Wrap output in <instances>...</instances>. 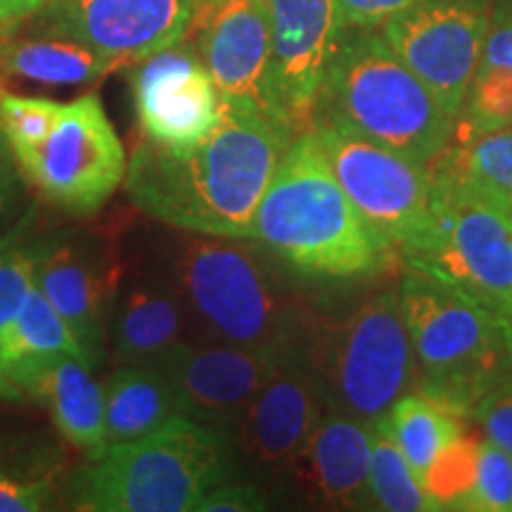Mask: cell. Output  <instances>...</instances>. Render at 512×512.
<instances>
[{"label": "cell", "instance_id": "obj_1", "mask_svg": "<svg viewBox=\"0 0 512 512\" xmlns=\"http://www.w3.org/2000/svg\"><path fill=\"white\" fill-rule=\"evenodd\" d=\"M297 133L221 100L219 124L185 150L140 140L126 171L131 202L164 226L249 238L254 214Z\"/></svg>", "mask_w": 512, "mask_h": 512}, {"label": "cell", "instance_id": "obj_2", "mask_svg": "<svg viewBox=\"0 0 512 512\" xmlns=\"http://www.w3.org/2000/svg\"><path fill=\"white\" fill-rule=\"evenodd\" d=\"M249 240L292 271L320 280L366 278L387 271L399 256L342 190L313 128L292 138Z\"/></svg>", "mask_w": 512, "mask_h": 512}, {"label": "cell", "instance_id": "obj_3", "mask_svg": "<svg viewBox=\"0 0 512 512\" xmlns=\"http://www.w3.org/2000/svg\"><path fill=\"white\" fill-rule=\"evenodd\" d=\"M150 240L143 264L181 299L195 342L249 349L297 344L299 313L266 261L242 238L171 228Z\"/></svg>", "mask_w": 512, "mask_h": 512}, {"label": "cell", "instance_id": "obj_4", "mask_svg": "<svg viewBox=\"0 0 512 512\" xmlns=\"http://www.w3.org/2000/svg\"><path fill=\"white\" fill-rule=\"evenodd\" d=\"M456 121L384 36L347 27L320 88L313 126H344L430 166L451 145Z\"/></svg>", "mask_w": 512, "mask_h": 512}, {"label": "cell", "instance_id": "obj_5", "mask_svg": "<svg viewBox=\"0 0 512 512\" xmlns=\"http://www.w3.org/2000/svg\"><path fill=\"white\" fill-rule=\"evenodd\" d=\"M399 294L418 368L415 389L446 411L472 418L477 403L510 377L508 316L420 271L403 278Z\"/></svg>", "mask_w": 512, "mask_h": 512}, {"label": "cell", "instance_id": "obj_6", "mask_svg": "<svg viewBox=\"0 0 512 512\" xmlns=\"http://www.w3.org/2000/svg\"><path fill=\"white\" fill-rule=\"evenodd\" d=\"M228 479L226 434L176 415L143 439L110 446L74 479L88 512H188Z\"/></svg>", "mask_w": 512, "mask_h": 512}, {"label": "cell", "instance_id": "obj_7", "mask_svg": "<svg viewBox=\"0 0 512 512\" xmlns=\"http://www.w3.org/2000/svg\"><path fill=\"white\" fill-rule=\"evenodd\" d=\"M309 358L332 411L375 425L415 389L418 368L399 290L366 299L342 318H323L311 332Z\"/></svg>", "mask_w": 512, "mask_h": 512}, {"label": "cell", "instance_id": "obj_8", "mask_svg": "<svg viewBox=\"0 0 512 512\" xmlns=\"http://www.w3.org/2000/svg\"><path fill=\"white\" fill-rule=\"evenodd\" d=\"M430 176V230L403 261L512 318L510 211L465 185Z\"/></svg>", "mask_w": 512, "mask_h": 512}, {"label": "cell", "instance_id": "obj_9", "mask_svg": "<svg viewBox=\"0 0 512 512\" xmlns=\"http://www.w3.org/2000/svg\"><path fill=\"white\" fill-rule=\"evenodd\" d=\"M17 164L48 202L79 216L110 200L128 171L124 145L95 93L62 105L48 138Z\"/></svg>", "mask_w": 512, "mask_h": 512}, {"label": "cell", "instance_id": "obj_10", "mask_svg": "<svg viewBox=\"0 0 512 512\" xmlns=\"http://www.w3.org/2000/svg\"><path fill=\"white\" fill-rule=\"evenodd\" d=\"M339 185L401 259L425 240L432 221V176L425 164L399 155L344 126H313Z\"/></svg>", "mask_w": 512, "mask_h": 512}, {"label": "cell", "instance_id": "obj_11", "mask_svg": "<svg viewBox=\"0 0 512 512\" xmlns=\"http://www.w3.org/2000/svg\"><path fill=\"white\" fill-rule=\"evenodd\" d=\"M126 261L117 240L95 228L34 235V285L79 339L91 370L110 351V316Z\"/></svg>", "mask_w": 512, "mask_h": 512}, {"label": "cell", "instance_id": "obj_12", "mask_svg": "<svg viewBox=\"0 0 512 512\" xmlns=\"http://www.w3.org/2000/svg\"><path fill=\"white\" fill-rule=\"evenodd\" d=\"M489 27V0H420L384 22L382 36L458 119Z\"/></svg>", "mask_w": 512, "mask_h": 512}, {"label": "cell", "instance_id": "obj_13", "mask_svg": "<svg viewBox=\"0 0 512 512\" xmlns=\"http://www.w3.org/2000/svg\"><path fill=\"white\" fill-rule=\"evenodd\" d=\"M190 31L223 102L283 121L273 93L268 0H204Z\"/></svg>", "mask_w": 512, "mask_h": 512}, {"label": "cell", "instance_id": "obj_14", "mask_svg": "<svg viewBox=\"0 0 512 512\" xmlns=\"http://www.w3.org/2000/svg\"><path fill=\"white\" fill-rule=\"evenodd\" d=\"M271 72L280 117L309 131L325 76L347 24L337 0H268Z\"/></svg>", "mask_w": 512, "mask_h": 512}, {"label": "cell", "instance_id": "obj_15", "mask_svg": "<svg viewBox=\"0 0 512 512\" xmlns=\"http://www.w3.org/2000/svg\"><path fill=\"white\" fill-rule=\"evenodd\" d=\"M197 0H48V34L74 38L114 67L185 41Z\"/></svg>", "mask_w": 512, "mask_h": 512}, {"label": "cell", "instance_id": "obj_16", "mask_svg": "<svg viewBox=\"0 0 512 512\" xmlns=\"http://www.w3.org/2000/svg\"><path fill=\"white\" fill-rule=\"evenodd\" d=\"M133 98L143 140L171 150L197 145L221 117L219 88L197 48L183 41L138 62Z\"/></svg>", "mask_w": 512, "mask_h": 512}, {"label": "cell", "instance_id": "obj_17", "mask_svg": "<svg viewBox=\"0 0 512 512\" xmlns=\"http://www.w3.org/2000/svg\"><path fill=\"white\" fill-rule=\"evenodd\" d=\"M323 387L309 358L292 347L228 437L242 456L266 472H290L318 420L328 411Z\"/></svg>", "mask_w": 512, "mask_h": 512}, {"label": "cell", "instance_id": "obj_18", "mask_svg": "<svg viewBox=\"0 0 512 512\" xmlns=\"http://www.w3.org/2000/svg\"><path fill=\"white\" fill-rule=\"evenodd\" d=\"M290 349L190 342L178 349L162 370L174 384L181 415L228 437Z\"/></svg>", "mask_w": 512, "mask_h": 512}, {"label": "cell", "instance_id": "obj_19", "mask_svg": "<svg viewBox=\"0 0 512 512\" xmlns=\"http://www.w3.org/2000/svg\"><path fill=\"white\" fill-rule=\"evenodd\" d=\"M195 342L185 309L171 285L147 264L126 261L110 316L114 366L162 368L178 349Z\"/></svg>", "mask_w": 512, "mask_h": 512}, {"label": "cell", "instance_id": "obj_20", "mask_svg": "<svg viewBox=\"0 0 512 512\" xmlns=\"http://www.w3.org/2000/svg\"><path fill=\"white\" fill-rule=\"evenodd\" d=\"M290 472L318 508H368L370 425L342 411H325Z\"/></svg>", "mask_w": 512, "mask_h": 512}, {"label": "cell", "instance_id": "obj_21", "mask_svg": "<svg viewBox=\"0 0 512 512\" xmlns=\"http://www.w3.org/2000/svg\"><path fill=\"white\" fill-rule=\"evenodd\" d=\"M12 387L17 399L29 396L43 403L62 437L88 460L107 451L105 389L79 356L60 354L19 368Z\"/></svg>", "mask_w": 512, "mask_h": 512}, {"label": "cell", "instance_id": "obj_22", "mask_svg": "<svg viewBox=\"0 0 512 512\" xmlns=\"http://www.w3.org/2000/svg\"><path fill=\"white\" fill-rule=\"evenodd\" d=\"M102 389L107 448L143 439L181 415L174 384L157 366H117Z\"/></svg>", "mask_w": 512, "mask_h": 512}, {"label": "cell", "instance_id": "obj_23", "mask_svg": "<svg viewBox=\"0 0 512 512\" xmlns=\"http://www.w3.org/2000/svg\"><path fill=\"white\" fill-rule=\"evenodd\" d=\"M427 169L512 211V124L491 131L456 128L451 145Z\"/></svg>", "mask_w": 512, "mask_h": 512}, {"label": "cell", "instance_id": "obj_24", "mask_svg": "<svg viewBox=\"0 0 512 512\" xmlns=\"http://www.w3.org/2000/svg\"><path fill=\"white\" fill-rule=\"evenodd\" d=\"M0 69L19 79L48 86H81L114 72V64L74 38L46 36L0 41Z\"/></svg>", "mask_w": 512, "mask_h": 512}, {"label": "cell", "instance_id": "obj_25", "mask_svg": "<svg viewBox=\"0 0 512 512\" xmlns=\"http://www.w3.org/2000/svg\"><path fill=\"white\" fill-rule=\"evenodd\" d=\"M399 446L420 479L448 444L463 434L465 418L446 411L422 394H406L375 422Z\"/></svg>", "mask_w": 512, "mask_h": 512}, {"label": "cell", "instance_id": "obj_26", "mask_svg": "<svg viewBox=\"0 0 512 512\" xmlns=\"http://www.w3.org/2000/svg\"><path fill=\"white\" fill-rule=\"evenodd\" d=\"M72 354L79 356L88 366L86 354H83L79 339L64 323V318L55 311V306L43 297V292L36 285L24 299L22 309L17 313L15 325H12L8 335V377L12 384V377L19 368L31 366V363L46 361V358ZM91 368V366H88ZM15 394V387H12ZM17 399V394H15Z\"/></svg>", "mask_w": 512, "mask_h": 512}, {"label": "cell", "instance_id": "obj_27", "mask_svg": "<svg viewBox=\"0 0 512 512\" xmlns=\"http://www.w3.org/2000/svg\"><path fill=\"white\" fill-rule=\"evenodd\" d=\"M34 207L0 235V399L15 401L8 377V335L34 285Z\"/></svg>", "mask_w": 512, "mask_h": 512}, {"label": "cell", "instance_id": "obj_28", "mask_svg": "<svg viewBox=\"0 0 512 512\" xmlns=\"http://www.w3.org/2000/svg\"><path fill=\"white\" fill-rule=\"evenodd\" d=\"M370 496L387 512L439 510L399 446L370 425Z\"/></svg>", "mask_w": 512, "mask_h": 512}, {"label": "cell", "instance_id": "obj_29", "mask_svg": "<svg viewBox=\"0 0 512 512\" xmlns=\"http://www.w3.org/2000/svg\"><path fill=\"white\" fill-rule=\"evenodd\" d=\"M479 439H482V432L475 434L465 430L453 444H448L439 453L430 470L422 477L427 494L437 503L439 510L467 508L477 475Z\"/></svg>", "mask_w": 512, "mask_h": 512}, {"label": "cell", "instance_id": "obj_30", "mask_svg": "<svg viewBox=\"0 0 512 512\" xmlns=\"http://www.w3.org/2000/svg\"><path fill=\"white\" fill-rule=\"evenodd\" d=\"M60 107V102L48 98L0 91V131L17 162L48 138Z\"/></svg>", "mask_w": 512, "mask_h": 512}, {"label": "cell", "instance_id": "obj_31", "mask_svg": "<svg viewBox=\"0 0 512 512\" xmlns=\"http://www.w3.org/2000/svg\"><path fill=\"white\" fill-rule=\"evenodd\" d=\"M465 510L510 512L512 510V456L501 446L479 439L477 475Z\"/></svg>", "mask_w": 512, "mask_h": 512}, {"label": "cell", "instance_id": "obj_32", "mask_svg": "<svg viewBox=\"0 0 512 512\" xmlns=\"http://www.w3.org/2000/svg\"><path fill=\"white\" fill-rule=\"evenodd\" d=\"M53 475H27L0 467V512H41L53 508Z\"/></svg>", "mask_w": 512, "mask_h": 512}, {"label": "cell", "instance_id": "obj_33", "mask_svg": "<svg viewBox=\"0 0 512 512\" xmlns=\"http://www.w3.org/2000/svg\"><path fill=\"white\" fill-rule=\"evenodd\" d=\"M472 420L477 422L479 432L486 439H491L512 456V377H505L477 403Z\"/></svg>", "mask_w": 512, "mask_h": 512}, {"label": "cell", "instance_id": "obj_34", "mask_svg": "<svg viewBox=\"0 0 512 512\" xmlns=\"http://www.w3.org/2000/svg\"><path fill=\"white\" fill-rule=\"evenodd\" d=\"M268 508V498L256 484L223 479L202 498L197 512H261Z\"/></svg>", "mask_w": 512, "mask_h": 512}, {"label": "cell", "instance_id": "obj_35", "mask_svg": "<svg viewBox=\"0 0 512 512\" xmlns=\"http://www.w3.org/2000/svg\"><path fill=\"white\" fill-rule=\"evenodd\" d=\"M22 178V169H19L8 140L0 131V235L17 223V211L24 197Z\"/></svg>", "mask_w": 512, "mask_h": 512}, {"label": "cell", "instance_id": "obj_36", "mask_svg": "<svg viewBox=\"0 0 512 512\" xmlns=\"http://www.w3.org/2000/svg\"><path fill=\"white\" fill-rule=\"evenodd\" d=\"M418 3L420 0H337L344 24L356 29L382 27L394 15Z\"/></svg>", "mask_w": 512, "mask_h": 512}, {"label": "cell", "instance_id": "obj_37", "mask_svg": "<svg viewBox=\"0 0 512 512\" xmlns=\"http://www.w3.org/2000/svg\"><path fill=\"white\" fill-rule=\"evenodd\" d=\"M46 3L48 0H0V24L10 34L17 24L46 8Z\"/></svg>", "mask_w": 512, "mask_h": 512}, {"label": "cell", "instance_id": "obj_38", "mask_svg": "<svg viewBox=\"0 0 512 512\" xmlns=\"http://www.w3.org/2000/svg\"><path fill=\"white\" fill-rule=\"evenodd\" d=\"M498 10H503V12H508V15H512V3L501 5V8H498Z\"/></svg>", "mask_w": 512, "mask_h": 512}, {"label": "cell", "instance_id": "obj_39", "mask_svg": "<svg viewBox=\"0 0 512 512\" xmlns=\"http://www.w3.org/2000/svg\"><path fill=\"white\" fill-rule=\"evenodd\" d=\"M5 36H8V31H5V29H3V24H0V41H3Z\"/></svg>", "mask_w": 512, "mask_h": 512}, {"label": "cell", "instance_id": "obj_40", "mask_svg": "<svg viewBox=\"0 0 512 512\" xmlns=\"http://www.w3.org/2000/svg\"><path fill=\"white\" fill-rule=\"evenodd\" d=\"M200 3H204V0H197V5H200Z\"/></svg>", "mask_w": 512, "mask_h": 512}, {"label": "cell", "instance_id": "obj_41", "mask_svg": "<svg viewBox=\"0 0 512 512\" xmlns=\"http://www.w3.org/2000/svg\"><path fill=\"white\" fill-rule=\"evenodd\" d=\"M510 219H512V211H510Z\"/></svg>", "mask_w": 512, "mask_h": 512}]
</instances>
